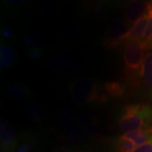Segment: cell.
<instances>
[{
	"instance_id": "obj_15",
	"label": "cell",
	"mask_w": 152,
	"mask_h": 152,
	"mask_svg": "<svg viewBox=\"0 0 152 152\" xmlns=\"http://www.w3.org/2000/svg\"><path fill=\"white\" fill-rule=\"evenodd\" d=\"M105 90L110 96L113 97H118L124 93L125 86L119 82H107L105 84Z\"/></svg>"
},
{
	"instance_id": "obj_19",
	"label": "cell",
	"mask_w": 152,
	"mask_h": 152,
	"mask_svg": "<svg viewBox=\"0 0 152 152\" xmlns=\"http://www.w3.org/2000/svg\"><path fill=\"white\" fill-rule=\"evenodd\" d=\"M30 150H31V145L26 144L19 147L16 152H30Z\"/></svg>"
},
{
	"instance_id": "obj_18",
	"label": "cell",
	"mask_w": 152,
	"mask_h": 152,
	"mask_svg": "<svg viewBox=\"0 0 152 152\" xmlns=\"http://www.w3.org/2000/svg\"><path fill=\"white\" fill-rule=\"evenodd\" d=\"M30 57L32 58H39L41 57V50L39 49H32L30 52Z\"/></svg>"
},
{
	"instance_id": "obj_8",
	"label": "cell",
	"mask_w": 152,
	"mask_h": 152,
	"mask_svg": "<svg viewBox=\"0 0 152 152\" xmlns=\"http://www.w3.org/2000/svg\"><path fill=\"white\" fill-rule=\"evenodd\" d=\"M146 3L141 2V1H134L132 2L128 6L126 12H125V16L127 20L134 24L142 15H145L147 8Z\"/></svg>"
},
{
	"instance_id": "obj_1",
	"label": "cell",
	"mask_w": 152,
	"mask_h": 152,
	"mask_svg": "<svg viewBox=\"0 0 152 152\" xmlns=\"http://www.w3.org/2000/svg\"><path fill=\"white\" fill-rule=\"evenodd\" d=\"M152 108L146 104H133L126 107L121 116L119 128L121 132H129L152 128Z\"/></svg>"
},
{
	"instance_id": "obj_13",
	"label": "cell",
	"mask_w": 152,
	"mask_h": 152,
	"mask_svg": "<svg viewBox=\"0 0 152 152\" xmlns=\"http://www.w3.org/2000/svg\"><path fill=\"white\" fill-rule=\"evenodd\" d=\"M25 113L28 119L34 122L41 121L43 118L44 113L42 107L37 104H27L25 107Z\"/></svg>"
},
{
	"instance_id": "obj_20",
	"label": "cell",
	"mask_w": 152,
	"mask_h": 152,
	"mask_svg": "<svg viewBox=\"0 0 152 152\" xmlns=\"http://www.w3.org/2000/svg\"><path fill=\"white\" fill-rule=\"evenodd\" d=\"M143 44H144V46L145 48V50H147V49H152V37L149 41H147L145 42H143Z\"/></svg>"
},
{
	"instance_id": "obj_3",
	"label": "cell",
	"mask_w": 152,
	"mask_h": 152,
	"mask_svg": "<svg viewBox=\"0 0 152 152\" xmlns=\"http://www.w3.org/2000/svg\"><path fill=\"white\" fill-rule=\"evenodd\" d=\"M145 48L141 42L129 41L124 49V63L129 70L137 71L142 67Z\"/></svg>"
},
{
	"instance_id": "obj_22",
	"label": "cell",
	"mask_w": 152,
	"mask_h": 152,
	"mask_svg": "<svg viewBox=\"0 0 152 152\" xmlns=\"http://www.w3.org/2000/svg\"><path fill=\"white\" fill-rule=\"evenodd\" d=\"M10 3L12 4H19L20 3H23V1H10Z\"/></svg>"
},
{
	"instance_id": "obj_2",
	"label": "cell",
	"mask_w": 152,
	"mask_h": 152,
	"mask_svg": "<svg viewBox=\"0 0 152 152\" xmlns=\"http://www.w3.org/2000/svg\"><path fill=\"white\" fill-rule=\"evenodd\" d=\"M71 95L75 102L78 105H83L99 98L95 85L86 78L80 79L72 84Z\"/></svg>"
},
{
	"instance_id": "obj_16",
	"label": "cell",
	"mask_w": 152,
	"mask_h": 152,
	"mask_svg": "<svg viewBox=\"0 0 152 152\" xmlns=\"http://www.w3.org/2000/svg\"><path fill=\"white\" fill-rule=\"evenodd\" d=\"M135 148L132 142L120 139L118 144V152H130Z\"/></svg>"
},
{
	"instance_id": "obj_4",
	"label": "cell",
	"mask_w": 152,
	"mask_h": 152,
	"mask_svg": "<svg viewBox=\"0 0 152 152\" xmlns=\"http://www.w3.org/2000/svg\"><path fill=\"white\" fill-rule=\"evenodd\" d=\"M1 152H16L18 140L16 131L7 121L1 119L0 123Z\"/></svg>"
},
{
	"instance_id": "obj_21",
	"label": "cell",
	"mask_w": 152,
	"mask_h": 152,
	"mask_svg": "<svg viewBox=\"0 0 152 152\" xmlns=\"http://www.w3.org/2000/svg\"><path fill=\"white\" fill-rule=\"evenodd\" d=\"M3 33H4V35L5 37H10L11 36L10 31H9L7 28H4V29L3 30Z\"/></svg>"
},
{
	"instance_id": "obj_9",
	"label": "cell",
	"mask_w": 152,
	"mask_h": 152,
	"mask_svg": "<svg viewBox=\"0 0 152 152\" xmlns=\"http://www.w3.org/2000/svg\"><path fill=\"white\" fill-rule=\"evenodd\" d=\"M0 55H1V61H0V67L1 69H6L10 67L17 59V53L14 49L2 44L0 46Z\"/></svg>"
},
{
	"instance_id": "obj_14",
	"label": "cell",
	"mask_w": 152,
	"mask_h": 152,
	"mask_svg": "<svg viewBox=\"0 0 152 152\" xmlns=\"http://www.w3.org/2000/svg\"><path fill=\"white\" fill-rule=\"evenodd\" d=\"M64 133L66 139L69 140L71 141L79 142L80 140H82L84 138L81 130L76 125L69 124L64 129Z\"/></svg>"
},
{
	"instance_id": "obj_6",
	"label": "cell",
	"mask_w": 152,
	"mask_h": 152,
	"mask_svg": "<svg viewBox=\"0 0 152 152\" xmlns=\"http://www.w3.org/2000/svg\"><path fill=\"white\" fill-rule=\"evenodd\" d=\"M127 25L121 20L113 21L109 26L106 35V44L110 45V48L119 44L122 42V37L128 32Z\"/></svg>"
},
{
	"instance_id": "obj_11",
	"label": "cell",
	"mask_w": 152,
	"mask_h": 152,
	"mask_svg": "<svg viewBox=\"0 0 152 152\" xmlns=\"http://www.w3.org/2000/svg\"><path fill=\"white\" fill-rule=\"evenodd\" d=\"M140 73L144 83L152 88V53L145 55Z\"/></svg>"
},
{
	"instance_id": "obj_12",
	"label": "cell",
	"mask_w": 152,
	"mask_h": 152,
	"mask_svg": "<svg viewBox=\"0 0 152 152\" xmlns=\"http://www.w3.org/2000/svg\"><path fill=\"white\" fill-rule=\"evenodd\" d=\"M50 65L55 67V68H58V69H62L64 70H73L74 67L75 66V64L68 58H64L62 56H57V57H53L50 59L49 62Z\"/></svg>"
},
{
	"instance_id": "obj_5",
	"label": "cell",
	"mask_w": 152,
	"mask_h": 152,
	"mask_svg": "<svg viewBox=\"0 0 152 152\" xmlns=\"http://www.w3.org/2000/svg\"><path fill=\"white\" fill-rule=\"evenodd\" d=\"M148 22H149V15L145 11V15H142L134 24H133L132 27L122 37V42L124 41L142 42L146 31Z\"/></svg>"
},
{
	"instance_id": "obj_17",
	"label": "cell",
	"mask_w": 152,
	"mask_h": 152,
	"mask_svg": "<svg viewBox=\"0 0 152 152\" xmlns=\"http://www.w3.org/2000/svg\"><path fill=\"white\" fill-rule=\"evenodd\" d=\"M130 152H152V137L151 139L146 142L145 144L142 145L140 146L135 147Z\"/></svg>"
},
{
	"instance_id": "obj_23",
	"label": "cell",
	"mask_w": 152,
	"mask_h": 152,
	"mask_svg": "<svg viewBox=\"0 0 152 152\" xmlns=\"http://www.w3.org/2000/svg\"><path fill=\"white\" fill-rule=\"evenodd\" d=\"M78 152H91V151H78Z\"/></svg>"
},
{
	"instance_id": "obj_10",
	"label": "cell",
	"mask_w": 152,
	"mask_h": 152,
	"mask_svg": "<svg viewBox=\"0 0 152 152\" xmlns=\"http://www.w3.org/2000/svg\"><path fill=\"white\" fill-rule=\"evenodd\" d=\"M8 93L12 99L17 102H24L30 96V92L27 87L20 84L10 85L8 86Z\"/></svg>"
},
{
	"instance_id": "obj_7",
	"label": "cell",
	"mask_w": 152,
	"mask_h": 152,
	"mask_svg": "<svg viewBox=\"0 0 152 152\" xmlns=\"http://www.w3.org/2000/svg\"><path fill=\"white\" fill-rule=\"evenodd\" d=\"M152 137V128L141 129V130L129 132L127 134H124L120 137L122 140H126L132 142L134 146H140L148 142Z\"/></svg>"
}]
</instances>
